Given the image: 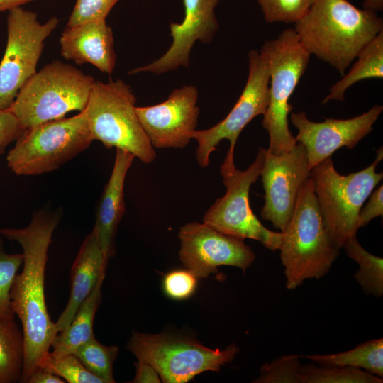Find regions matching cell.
<instances>
[{"instance_id": "26", "label": "cell", "mask_w": 383, "mask_h": 383, "mask_svg": "<svg viewBox=\"0 0 383 383\" xmlns=\"http://www.w3.org/2000/svg\"><path fill=\"white\" fill-rule=\"evenodd\" d=\"M381 377L353 367L302 366L299 383H382Z\"/></svg>"}, {"instance_id": "2", "label": "cell", "mask_w": 383, "mask_h": 383, "mask_svg": "<svg viewBox=\"0 0 383 383\" xmlns=\"http://www.w3.org/2000/svg\"><path fill=\"white\" fill-rule=\"evenodd\" d=\"M294 30L310 55L343 76L359 52L383 30V21L348 0H316L294 23Z\"/></svg>"}, {"instance_id": "18", "label": "cell", "mask_w": 383, "mask_h": 383, "mask_svg": "<svg viewBox=\"0 0 383 383\" xmlns=\"http://www.w3.org/2000/svg\"><path fill=\"white\" fill-rule=\"evenodd\" d=\"M60 45L61 55L76 65L89 63L103 73L113 72L116 61L113 34L106 19L66 27Z\"/></svg>"}, {"instance_id": "15", "label": "cell", "mask_w": 383, "mask_h": 383, "mask_svg": "<svg viewBox=\"0 0 383 383\" xmlns=\"http://www.w3.org/2000/svg\"><path fill=\"white\" fill-rule=\"evenodd\" d=\"M198 89L184 85L162 103L136 106L138 120L154 148H183L189 143L199 116Z\"/></svg>"}, {"instance_id": "34", "label": "cell", "mask_w": 383, "mask_h": 383, "mask_svg": "<svg viewBox=\"0 0 383 383\" xmlns=\"http://www.w3.org/2000/svg\"><path fill=\"white\" fill-rule=\"evenodd\" d=\"M24 132L16 116L8 110L0 109V154Z\"/></svg>"}, {"instance_id": "7", "label": "cell", "mask_w": 383, "mask_h": 383, "mask_svg": "<svg viewBox=\"0 0 383 383\" xmlns=\"http://www.w3.org/2000/svg\"><path fill=\"white\" fill-rule=\"evenodd\" d=\"M135 103L132 89L123 80L96 81L84 110L94 140L149 164L156 152L138 120Z\"/></svg>"}, {"instance_id": "36", "label": "cell", "mask_w": 383, "mask_h": 383, "mask_svg": "<svg viewBox=\"0 0 383 383\" xmlns=\"http://www.w3.org/2000/svg\"><path fill=\"white\" fill-rule=\"evenodd\" d=\"M135 365L136 367V374L131 382L160 383L162 382L157 371L150 363L143 360H138Z\"/></svg>"}, {"instance_id": "17", "label": "cell", "mask_w": 383, "mask_h": 383, "mask_svg": "<svg viewBox=\"0 0 383 383\" xmlns=\"http://www.w3.org/2000/svg\"><path fill=\"white\" fill-rule=\"evenodd\" d=\"M221 0H183L184 17L170 26L172 43L160 58L136 67L129 74L150 72L161 74L183 66L189 67V54L196 41L210 43L218 30L215 9Z\"/></svg>"}, {"instance_id": "20", "label": "cell", "mask_w": 383, "mask_h": 383, "mask_svg": "<svg viewBox=\"0 0 383 383\" xmlns=\"http://www.w3.org/2000/svg\"><path fill=\"white\" fill-rule=\"evenodd\" d=\"M108 260L104 256L94 230L84 240L70 271V294L67 304L55 323L57 334L71 323L81 304L89 295Z\"/></svg>"}, {"instance_id": "16", "label": "cell", "mask_w": 383, "mask_h": 383, "mask_svg": "<svg viewBox=\"0 0 383 383\" xmlns=\"http://www.w3.org/2000/svg\"><path fill=\"white\" fill-rule=\"evenodd\" d=\"M383 106L374 105L367 112L348 119L326 118L314 122L304 111L292 112L290 120L298 130L296 140L306 151L311 170L339 148L353 149L372 130Z\"/></svg>"}, {"instance_id": "31", "label": "cell", "mask_w": 383, "mask_h": 383, "mask_svg": "<svg viewBox=\"0 0 383 383\" xmlns=\"http://www.w3.org/2000/svg\"><path fill=\"white\" fill-rule=\"evenodd\" d=\"M43 368L69 383H104L101 379L91 373L74 354L59 358L48 357Z\"/></svg>"}, {"instance_id": "32", "label": "cell", "mask_w": 383, "mask_h": 383, "mask_svg": "<svg viewBox=\"0 0 383 383\" xmlns=\"http://www.w3.org/2000/svg\"><path fill=\"white\" fill-rule=\"evenodd\" d=\"M119 0H76L66 27L87 21L106 19Z\"/></svg>"}, {"instance_id": "25", "label": "cell", "mask_w": 383, "mask_h": 383, "mask_svg": "<svg viewBox=\"0 0 383 383\" xmlns=\"http://www.w3.org/2000/svg\"><path fill=\"white\" fill-rule=\"evenodd\" d=\"M342 248L360 266L354 277L363 291L368 295L381 297L383 295V259L367 252L356 236L348 239Z\"/></svg>"}, {"instance_id": "13", "label": "cell", "mask_w": 383, "mask_h": 383, "mask_svg": "<svg viewBox=\"0 0 383 383\" xmlns=\"http://www.w3.org/2000/svg\"><path fill=\"white\" fill-rule=\"evenodd\" d=\"M311 169L304 146L296 143L289 151L274 154L265 149L260 172L265 191L262 219L270 221L281 232L287 226L298 194L310 178Z\"/></svg>"}, {"instance_id": "37", "label": "cell", "mask_w": 383, "mask_h": 383, "mask_svg": "<svg viewBox=\"0 0 383 383\" xmlns=\"http://www.w3.org/2000/svg\"><path fill=\"white\" fill-rule=\"evenodd\" d=\"M63 379L41 367L34 372L28 378L27 383H65Z\"/></svg>"}, {"instance_id": "14", "label": "cell", "mask_w": 383, "mask_h": 383, "mask_svg": "<svg viewBox=\"0 0 383 383\" xmlns=\"http://www.w3.org/2000/svg\"><path fill=\"white\" fill-rule=\"evenodd\" d=\"M179 258L197 278L218 272L221 265L233 266L243 272L255 259L244 240L226 235L203 223H188L180 228Z\"/></svg>"}, {"instance_id": "38", "label": "cell", "mask_w": 383, "mask_h": 383, "mask_svg": "<svg viewBox=\"0 0 383 383\" xmlns=\"http://www.w3.org/2000/svg\"><path fill=\"white\" fill-rule=\"evenodd\" d=\"M33 1L36 0H0V12L9 11L13 8L21 6Z\"/></svg>"}, {"instance_id": "9", "label": "cell", "mask_w": 383, "mask_h": 383, "mask_svg": "<svg viewBox=\"0 0 383 383\" xmlns=\"http://www.w3.org/2000/svg\"><path fill=\"white\" fill-rule=\"evenodd\" d=\"M127 349L138 360L152 365L166 383H185L203 372H217L239 351L235 344L225 350L211 349L179 335L138 332H133Z\"/></svg>"}, {"instance_id": "10", "label": "cell", "mask_w": 383, "mask_h": 383, "mask_svg": "<svg viewBox=\"0 0 383 383\" xmlns=\"http://www.w3.org/2000/svg\"><path fill=\"white\" fill-rule=\"evenodd\" d=\"M265 159V148H260L254 162L245 170L235 164L222 163L220 172L226 189L203 217V223L232 237L252 239L266 248L279 250L282 234L267 228L252 212L250 206V187L260 176Z\"/></svg>"}, {"instance_id": "11", "label": "cell", "mask_w": 383, "mask_h": 383, "mask_svg": "<svg viewBox=\"0 0 383 383\" xmlns=\"http://www.w3.org/2000/svg\"><path fill=\"white\" fill-rule=\"evenodd\" d=\"M52 16L41 23L35 12L21 6L8 11L7 40L0 62V109L12 105L19 90L37 72L45 40L59 23Z\"/></svg>"}, {"instance_id": "35", "label": "cell", "mask_w": 383, "mask_h": 383, "mask_svg": "<svg viewBox=\"0 0 383 383\" xmlns=\"http://www.w3.org/2000/svg\"><path fill=\"white\" fill-rule=\"evenodd\" d=\"M383 185L379 186L370 194L369 201L365 206H362L357 218L358 227L365 226L373 218L382 216L383 201H382Z\"/></svg>"}, {"instance_id": "23", "label": "cell", "mask_w": 383, "mask_h": 383, "mask_svg": "<svg viewBox=\"0 0 383 383\" xmlns=\"http://www.w3.org/2000/svg\"><path fill=\"white\" fill-rule=\"evenodd\" d=\"M306 358L318 365L353 367L372 374L383 376V339L361 343L345 352L327 355H309Z\"/></svg>"}, {"instance_id": "21", "label": "cell", "mask_w": 383, "mask_h": 383, "mask_svg": "<svg viewBox=\"0 0 383 383\" xmlns=\"http://www.w3.org/2000/svg\"><path fill=\"white\" fill-rule=\"evenodd\" d=\"M106 272L99 277L89 295L79 306L67 328L55 337L49 357L59 358L73 354L75 350L94 335L93 325L96 311L101 300V286Z\"/></svg>"}, {"instance_id": "22", "label": "cell", "mask_w": 383, "mask_h": 383, "mask_svg": "<svg viewBox=\"0 0 383 383\" xmlns=\"http://www.w3.org/2000/svg\"><path fill=\"white\" fill-rule=\"evenodd\" d=\"M350 70L330 89L324 98V104L331 100L344 101L346 90L367 79L383 78V30L370 41L357 55Z\"/></svg>"}, {"instance_id": "29", "label": "cell", "mask_w": 383, "mask_h": 383, "mask_svg": "<svg viewBox=\"0 0 383 383\" xmlns=\"http://www.w3.org/2000/svg\"><path fill=\"white\" fill-rule=\"evenodd\" d=\"M300 356L284 355L271 362H266L260 370L255 383H299L301 365Z\"/></svg>"}, {"instance_id": "8", "label": "cell", "mask_w": 383, "mask_h": 383, "mask_svg": "<svg viewBox=\"0 0 383 383\" xmlns=\"http://www.w3.org/2000/svg\"><path fill=\"white\" fill-rule=\"evenodd\" d=\"M94 140L84 109L70 118L47 121L26 130L9 150L7 165L17 175L57 170Z\"/></svg>"}, {"instance_id": "4", "label": "cell", "mask_w": 383, "mask_h": 383, "mask_svg": "<svg viewBox=\"0 0 383 383\" xmlns=\"http://www.w3.org/2000/svg\"><path fill=\"white\" fill-rule=\"evenodd\" d=\"M96 80L60 60L45 65L21 88L7 109L26 130L85 109Z\"/></svg>"}, {"instance_id": "27", "label": "cell", "mask_w": 383, "mask_h": 383, "mask_svg": "<svg viewBox=\"0 0 383 383\" xmlns=\"http://www.w3.org/2000/svg\"><path fill=\"white\" fill-rule=\"evenodd\" d=\"M118 353L117 346L102 345L94 335L73 353L84 367L104 383L115 382L113 365Z\"/></svg>"}, {"instance_id": "28", "label": "cell", "mask_w": 383, "mask_h": 383, "mask_svg": "<svg viewBox=\"0 0 383 383\" xmlns=\"http://www.w3.org/2000/svg\"><path fill=\"white\" fill-rule=\"evenodd\" d=\"M23 263V253H6L0 238V321L15 318L10 293L13 280Z\"/></svg>"}, {"instance_id": "1", "label": "cell", "mask_w": 383, "mask_h": 383, "mask_svg": "<svg viewBox=\"0 0 383 383\" xmlns=\"http://www.w3.org/2000/svg\"><path fill=\"white\" fill-rule=\"evenodd\" d=\"M60 218L59 213L42 211L35 212L25 228H0L1 235L16 241L23 249V270L16 274L10 293L12 309L21 321L24 338L21 383H27L34 372L43 367L57 335L45 303V272L49 246Z\"/></svg>"}, {"instance_id": "5", "label": "cell", "mask_w": 383, "mask_h": 383, "mask_svg": "<svg viewBox=\"0 0 383 383\" xmlns=\"http://www.w3.org/2000/svg\"><path fill=\"white\" fill-rule=\"evenodd\" d=\"M259 52L270 73L269 104L262 124L270 136L267 150L281 154L297 143L289 128L288 116L293 109L289 99L307 69L311 55L294 28L285 29L277 38L265 41Z\"/></svg>"}, {"instance_id": "12", "label": "cell", "mask_w": 383, "mask_h": 383, "mask_svg": "<svg viewBox=\"0 0 383 383\" xmlns=\"http://www.w3.org/2000/svg\"><path fill=\"white\" fill-rule=\"evenodd\" d=\"M248 56V76L245 86L229 113L211 128L194 130L192 139L198 143L196 159L198 165L206 168L210 165V155L216 150L223 139L230 147L223 162L234 163V150L238 138L244 128L256 116L264 115L269 104L270 73L267 64L256 49Z\"/></svg>"}, {"instance_id": "6", "label": "cell", "mask_w": 383, "mask_h": 383, "mask_svg": "<svg viewBox=\"0 0 383 383\" xmlns=\"http://www.w3.org/2000/svg\"><path fill=\"white\" fill-rule=\"evenodd\" d=\"M366 168L347 175L339 174L331 157L311 170L314 192L325 226L340 249L350 238L356 236L357 218L365 200L383 178L376 172L382 160V147Z\"/></svg>"}, {"instance_id": "24", "label": "cell", "mask_w": 383, "mask_h": 383, "mask_svg": "<svg viewBox=\"0 0 383 383\" xmlns=\"http://www.w3.org/2000/svg\"><path fill=\"white\" fill-rule=\"evenodd\" d=\"M24 357L23 335L15 318L0 321V383L20 381Z\"/></svg>"}, {"instance_id": "30", "label": "cell", "mask_w": 383, "mask_h": 383, "mask_svg": "<svg viewBox=\"0 0 383 383\" xmlns=\"http://www.w3.org/2000/svg\"><path fill=\"white\" fill-rule=\"evenodd\" d=\"M268 23H295L316 0H255Z\"/></svg>"}, {"instance_id": "3", "label": "cell", "mask_w": 383, "mask_h": 383, "mask_svg": "<svg viewBox=\"0 0 383 383\" xmlns=\"http://www.w3.org/2000/svg\"><path fill=\"white\" fill-rule=\"evenodd\" d=\"M282 234L280 258L288 289L325 276L338 257L340 248L325 226L311 177L301 189Z\"/></svg>"}, {"instance_id": "33", "label": "cell", "mask_w": 383, "mask_h": 383, "mask_svg": "<svg viewBox=\"0 0 383 383\" xmlns=\"http://www.w3.org/2000/svg\"><path fill=\"white\" fill-rule=\"evenodd\" d=\"M197 277L189 270H177L167 273L163 279V288L167 295L174 299L189 297L194 292Z\"/></svg>"}, {"instance_id": "19", "label": "cell", "mask_w": 383, "mask_h": 383, "mask_svg": "<svg viewBox=\"0 0 383 383\" xmlns=\"http://www.w3.org/2000/svg\"><path fill=\"white\" fill-rule=\"evenodd\" d=\"M134 158L133 154L116 149L112 172L98 206L93 230L106 260L114 255L115 237L125 212V179Z\"/></svg>"}, {"instance_id": "39", "label": "cell", "mask_w": 383, "mask_h": 383, "mask_svg": "<svg viewBox=\"0 0 383 383\" xmlns=\"http://www.w3.org/2000/svg\"><path fill=\"white\" fill-rule=\"evenodd\" d=\"M362 9L377 13L383 9V0H364Z\"/></svg>"}]
</instances>
